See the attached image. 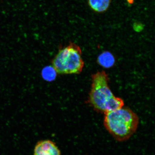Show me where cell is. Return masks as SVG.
<instances>
[{"label":"cell","mask_w":155,"mask_h":155,"mask_svg":"<svg viewBox=\"0 0 155 155\" xmlns=\"http://www.w3.org/2000/svg\"><path fill=\"white\" fill-rule=\"evenodd\" d=\"M89 102L97 111L105 114L123 107V100L112 92L108 86L107 75L99 71L92 75Z\"/></svg>","instance_id":"6da1fadb"},{"label":"cell","mask_w":155,"mask_h":155,"mask_svg":"<svg viewBox=\"0 0 155 155\" xmlns=\"http://www.w3.org/2000/svg\"><path fill=\"white\" fill-rule=\"evenodd\" d=\"M138 116L129 108L124 107L104 114V125L114 138L120 141L129 139L136 131Z\"/></svg>","instance_id":"7a4b0ae2"},{"label":"cell","mask_w":155,"mask_h":155,"mask_svg":"<svg viewBox=\"0 0 155 155\" xmlns=\"http://www.w3.org/2000/svg\"><path fill=\"white\" fill-rule=\"evenodd\" d=\"M82 54L79 46L70 43L60 48L52 60V67L59 74H78L84 66Z\"/></svg>","instance_id":"3957f363"},{"label":"cell","mask_w":155,"mask_h":155,"mask_svg":"<svg viewBox=\"0 0 155 155\" xmlns=\"http://www.w3.org/2000/svg\"><path fill=\"white\" fill-rule=\"evenodd\" d=\"M34 155H61V151L53 141L49 140L39 141L35 147Z\"/></svg>","instance_id":"277c9868"},{"label":"cell","mask_w":155,"mask_h":155,"mask_svg":"<svg viewBox=\"0 0 155 155\" xmlns=\"http://www.w3.org/2000/svg\"><path fill=\"white\" fill-rule=\"evenodd\" d=\"M110 2L111 0H88L91 8L98 12L106 11L109 7Z\"/></svg>","instance_id":"5b68a950"},{"label":"cell","mask_w":155,"mask_h":155,"mask_svg":"<svg viewBox=\"0 0 155 155\" xmlns=\"http://www.w3.org/2000/svg\"><path fill=\"white\" fill-rule=\"evenodd\" d=\"M98 61L103 67L109 68L113 65L115 62V59L111 53L106 52L102 53L98 57Z\"/></svg>","instance_id":"8992f818"},{"label":"cell","mask_w":155,"mask_h":155,"mask_svg":"<svg viewBox=\"0 0 155 155\" xmlns=\"http://www.w3.org/2000/svg\"><path fill=\"white\" fill-rule=\"evenodd\" d=\"M56 73L53 67H47L45 68L42 71V75L46 81L53 80L56 77Z\"/></svg>","instance_id":"52a82bcc"}]
</instances>
